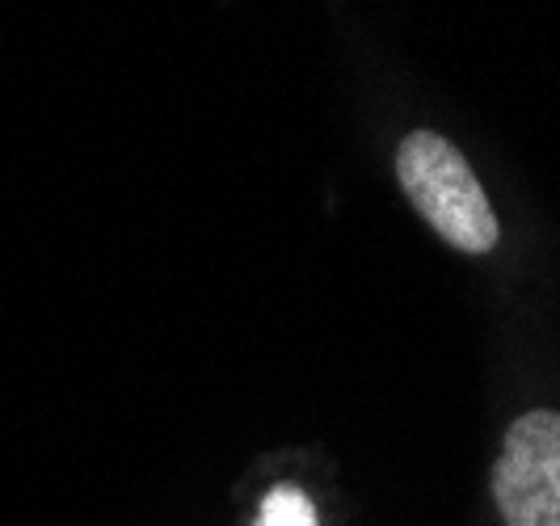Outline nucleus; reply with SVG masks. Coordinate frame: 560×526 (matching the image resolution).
Masks as SVG:
<instances>
[{
  "mask_svg": "<svg viewBox=\"0 0 560 526\" xmlns=\"http://www.w3.org/2000/svg\"><path fill=\"white\" fill-rule=\"evenodd\" d=\"M493 362L489 510L498 526H560V354L544 300H498Z\"/></svg>",
  "mask_w": 560,
  "mask_h": 526,
  "instance_id": "nucleus-2",
  "label": "nucleus"
},
{
  "mask_svg": "<svg viewBox=\"0 0 560 526\" xmlns=\"http://www.w3.org/2000/svg\"><path fill=\"white\" fill-rule=\"evenodd\" d=\"M371 136L396 198L451 257L489 278L498 300H548L557 282L548 227L393 72L375 81Z\"/></svg>",
  "mask_w": 560,
  "mask_h": 526,
  "instance_id": "nucleus-1",
  "label": "nucleus"
},
{
  "mask_svg": "<svg viewBox=\"0 0 560 526\" xmlns=\"http://www.w3.org/2000/svg\"><path fill=\"white\" fill-rule=\"evenodd\" d=\"M228 526H359V510L325 446H279L232 484Z\"/></svg>",
  "mask_w": 560,
  "mask_h": 526,
  "instance_id": "nucleus-3",
  "label": "nucleus"
}]
</instances>
